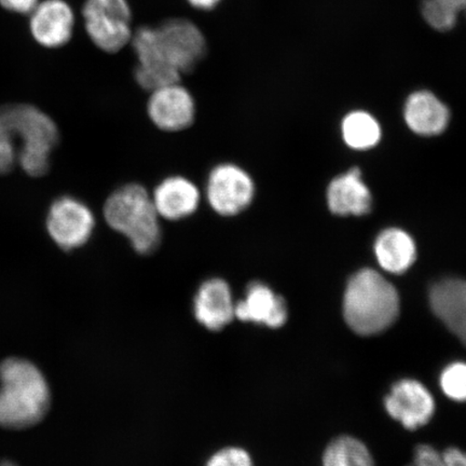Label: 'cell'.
I'll return each mask as SVG.
<instances>
[{"label": "cell", "mask_w": 466, "mask_h": 466, "mask_svg": "<svg viewBox=\"0 0 466 466\" xmlns=\"http://www.w3.org/2000/svg\"><path fill=\"white\" fill-rule=\"evenodd\" d=\"M49 406V386L36 366L21 359H9L0 365L2 427H31L42 420Z\"/></svg>", "instance_id": "obj_1"}, {"label": "cell", "mask_w": 466, "mask_h": 466, "mask_svg": "<svg viewBox=\"0 0 466 466\" xmlns=\"http://www.w3.org/2000/svg\"><path fill=\"white\" fill-rule=\"evenodd\" d=\"M399 314L398 290L377 271L360 270L350 279L343 299V316L355 333H382L395 323Z\"/></svg>", "instance_id": "obj_2"}, {"label": "cell", "mask_w": 466, "mask_h": 466, "mask_svg": "<svg viewBox=\"0 0 466 466\" xmlns=\"http://www.w3.org/2000/svg\"><path fill=\"white\" fill-rule=\"evenodd\" d=\"M103 214L110 229L124 236L137 254L149 255L161 243V218L150 192L132 183L121 186L105 201Z\"/></svg>", "instance_id": "obj_3"}, {"label": "cell", "mask_w": 466, "mask_h": 466, "mask_svg": "<svg viewBox=\"0 0 466 466\" xmlns=\"http://www.w3.org/2000/svg\"><path fill=\"white\" fill-rule=\"evenodd\" d=\"M15 138L20 139L17 161L33 177H43L49 170L50 155L58 142L55 121L32 105L15 104L0 107Z\"/></svg>", "instance_id": "obj_4"}, {"label": "cell", "mask_w": 466, "mask_h": 466, "mask_svg": "<svg viewBox=\"0 0 466 466\" xmlns=\"http://www.w3.org/2000/svg\"><path fill=\"white\" fill-rule=\"evenodd\" d=\"M84 25L98 49L116 54L131 43L132 10L127 0H86Z\"/></svg>", "instance_id": "obj_5"}, {"label": "cell", "mask_w": 466, "mask_h": 466, "mask_svg": "<svg viewBox=\"0 0 466 466\" xmlns=\"http://www.w3.org/2000/svg\"><path fill=\"white\" fill-rule=\"evenodd\" d=\"M157 52L167 66L188 74L207 56L208 42L199 26L184 17H172L155 26Z\"/></svg>", "instance_id": "obj_6"}, {"label": "cell", "mask_w": 466, "mask_h": 466, "mask_svg": "<svg viewBox=\"0 0 466 466\" xmlns=\"http://www.w3.org/2000/svg\"><path fill=\"white\" fill-rule=\"evenodd\" d=\"M255 191L254 180L248 171L235 163H220L208 174L206 199L219 217L233 218L247 211Z\"/></svg>", "instance_id": "obj_7"}, {"label": "cell", "mask_w": 466, "mask_h": 466, "mask_svg": "<svg viewBox=\"0 0 466 466\" xmlns=\"http://www.w3.org/2000/svg\"><path fill=\"white\" fill-rule=\"evenodd\" d=\"M95 228V214L86 204L76 198L62 197L49 209L46 229L52 240L64 250L86 246Z\"/></svg>", "instance_id": "obj_8"}, {"label": "cell", "mask_w": 466, "mask_h": 466, "mask_svg": "<svg viewBox=\"0 0 466 466\" xmlns=\"http://www.w3.org/2000/svg\"><path fill=\"white\" fill-rule=\"evenodd\" d=\"M147 114L150 121L161 131H184L194 124L195 98L180 83L162 86L150 92Z\"/></svg>", "instance_id": "obj_9"}, {"label": "cell", "mask_w": 466, "mask_h": 466, "mask_svg": "<svg viewBox=\"0 0 466 466\" xmlns=\"http://www.w3.org/2000/svg\"><path fill=\"white\" fill-rule=\"evenodd\" d=\"M384 407L394 420L413 431L430 422L434 415L435 401L421 382L403 379L396 382L386 396Z\"/></svg>", "instance_id": "obj_10"}, {"label": "cell", "mask_w": 466, "mask_h": 466, "mask_svg": "<svg viewBox=\"0 0 466 466\" xmlns=\"http://www.w3.org/2000/svg\"><path fill=\"white\" fill-rule=\"evenodd\" d=\"M28 15L29 32L44 48H62L71 42L75 14L66 0H43Z\"/></svg>", "instance_id": "obj_11"}, {"label": "cell", "mask_w": 466, "mask_h": 466, "mask_svg": "<svg viewBox=\"0 0 466 466\" xmlns=\"http://www.w3.org/2000/svg\"><path fill=\"white\" fill-rule=\"evenodd\" d=\"M236 319L242 322L279 329L287 322L289 310L283 297L267 284L250 283L241 300L236 301Z\"/></svg>", "instance_id": "obj_12"}, {"label": "cell", "mask_w": 466, "mask_h": 466, "mask_svg": "<svg viewBox=\"0 0 466 466\" xmlns=\"http://www.w3.org/2000/svg\"><path fill=\"white\" fill-rule=\"evenodd\" d=\"M151 199L161 219L179 221L190 218L198 211L202 194L190 179L175 175L156 186L151 192Z\"/></svg>", "instance_id": "obj_13"}, {"label": "cell", "mask_w": 466, "mask_h": 466, "mask_svg": "<svg viewBox=\"0 0 466 466\" xmlns=\"http://www.w3.org/2000/svg\"><path fill=\"white\" fill-rule=\"evenodd\" d=\"M236 301L224 279L212 278L198 289L194 299L195 318L204 328L218 331L236 319Z\"/></svg>", "instance_id": "obj_14"}, {"label": "cell", "mask_w": 466, "mask_h": 466, "mask_svg": "<svg viewBox=\"0 0 466 466\" xmlns=\"http://www.w3.org/2000/svg\"><path fill=\"white\" fill-rule=\"evenodd\" d=\"M433 312L466 348V279H446L430 290Z\"/></svg>", "instance_id": "obj_15"}, {"label": "cell", "mask_w": 466, "mask_h": 466, "mask_svg": "<svg viewBox=\"0 0 466 466\" xmlns=\"http://www.w3.org/2000/svg\"><path fill=\"white\" fill-rule=\"evenodd\" d=\"M405 119L413 132L421 136H436L446 129L450 110L433 93L419 91L408 97Z\"/></svg>", "instance_id": "obj_16"}, {"label": "cell", "mask_w": 466, "mask_h": 466, "mask_svg": "<svg viewBox=\"0 0 466 466\" xmlns=\"http://www.w3.org/2000/svg\"><path fill=\"white\" fill-rule=\"evenodd\" d=\"M329 206L338 215H363L370 211L371 196L360 179L359 168H352L330 183Z\"/></svg>", "instance_id": "obj_17"}, {"label": "cell", "mask_w": 466, "mask_h": 466, "mask_svg": "<svg viewBox=\"0 0 466 466\" xmlns=\"http://www.w3.org/2000/svg\"><path fill=\"white\" fill-rule=\"evenodd\" d=\"M375 253L382 269L400 275L410 269L416 260V246L403 230L392 228L379 235Z\"/></svg>", "instance_id": "obj_18"}, {"label": "cell", "mask_w": 466, "mask_h": 466, "mask_svg": "<svg viewBox=\"0 0 466 466\" xmlns=\"http://www.w3.org/2000/svg\"><path fill=\"white\" fill-rule=\"evenodd\" d=\"M323 466H375V463L362 441L345 435L337 437L326 448Z\"/></svg>", "instance_id": "obj_19"}, {"label": "cell", "mask_w": 466, "mask_h": 466, "mask_svg": "<svg viewBox=\"0 0 466 466\" xmlns=\"http://www.w3.org/2000/svg\"><path fill=\"white\" fill-rule=\"evenodd\" d=\"M345 142L354 149H369L380 141L381 130L374 116L365 112L348 115L342 122Z\"/></svg>", "instance_id": "obj_20"}, {"label": "cell", "mask_w": 466, "mask_h": 466, "mask_svg": "<svg viewBox=\"0 0 466 466\" xmlns=\"http://www.w3.org/2000/svg\"><path fill=\"white\" fill-rule=\"evenodd\" d=\"M465 0H422L423 19L439 32L451 31L464 14Z\"/></svg>", "instance_id": "obj_21"}, {"label": "cell", "mask_w": 466, "mask_h": 466, "mask_svg": "<svg viewBox=\"0 0 466 466\" xmlns=\"http://www.w3.org/2000/svg\"><path fill=\"white\" fill-rule=\"evenodd\" d=\"M408 466H466V452L459 448H448L440 452L432 446L420 445Z\"/></svg>", "instance_id": "obj_22"}, {"label": "cell", "mask_w": 466, "mask_h": 466, "mask_svg": "<svg viewBox=\"0 0 466 466\" xmlns=\"http://www.w3.org/2000/svg\"><path fill=\"white\" fill-rule=\"evenodd\" d=\"M440 383L447 398L466 401V363L454 362L448 365L441 372Z\"/></svg>", "instance_id": "obj_23"}, {"label": "cell", "mask_w": 466, "mask_h": 466, "mask_svg": "<svg viewBox=\"0 0 466 466\" xmlns=\"http://www.w3.org/2000/svg\"><path fill=\"white\" fill-rule=\"evenodd\" d=\"M15 141L13 132L0 114V175L9 173L15 165L17 149Z\"/></svg>", "instance_id": "obj_24"}, {"label": "cell", "mask_w": 466, "mask_h": 466, "mask_svg": "<svg viewBox=\"0 0 466 466\" xmlns=\"http://www.w3.org/2000/svg\"><path fill=\"white\" fill-rule=\"evenodd\" d=\"M207 466H254V463L247 451L228 447L213 454Z\"/></svg>", "instance_id": "obj_25"}, {"label": "cell", "mask_w": 466, "mask_h": 466, "mask_svg": "<svg viewBox=\"0 0 466 466\" xmlns=\"http://www.w3.org/2000/svg\"><path fill=\"white\" fill-rule=\"evenodd\" d=\"M40 0H0V5L10 13L29 15Z\"/></svg>", "instance_id": "obj_26"}, {"label": "cell", "mask_w": 466, "mask_h": 466, "mask_svg": "<svg viewBox=\"0 0 466 466\" xmlns=\"http://www.w3.org/2000/svg\"><path fill=\"white\" fill-rule=\"evenodd\" d=\"M221 0H188L192 7L198 10H212L217 8Z\"/></svg>", "instance_id": "obj_27"}, {"label": "cell", "mask_w": 466, "mask_h": 466, "mask_svg": "<svg viewBox=\"0 0 466 466\" xmlns=\"http://www.w3.org/2000/svg\"><path fill=\"white\" fill-rule=\"evenodd\" d=\"M0 466H15V464L11 463V462H5L3 463L2 465Z\"/></svg>", "instance_id": "obj_28"}, {"label": "cell", "mask_w": 466, "mask_h": 466, "mask_svg": "<svg viewBox=\"0 0 466 466\" xmlns=\"http://www.w3.org/2000/svg\"><path fill=\"white\" fill-rule=\"evenodd\" d=\"M464 14L466 15V0H465V8H464Z\"/></svg>", "instance_id": "obj_29"}]
</instances>
